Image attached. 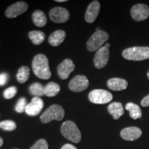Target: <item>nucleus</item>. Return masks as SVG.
Returning <instances> with one entry per match:
<instances>
[{
    "label": "nucleus",
    "instance_id": "9d476101",
    "mask_svg": "<svg viewBox=\"0 0 149 149\" xmlns=\"http://www.w3.org/2000/svg\"><path fill=\"white\" fill-rule=\"evenodd\" d=\"M89 86V81L84 75H77L72 78L68 84V88L72 92H81Z\"/></svg>",
    "mask_w": 149,
    "mask_h": 149
},
{
    "label": "nucleus",
    "instance_id": "b1692460",
    "mask_svg": "<svg viewBox=\"0 0 149 149\" xmlns=\"http://www.w3.org/2000/svg\"><path fill=\"white\" fill-rule=\"evenodd\" d=\"M44 86L42 84L38 82H35L32 84L29 87L30 93L35 97H40L44 95Z\"/></svg>",
    "mask_w": 149,
    "mask_h": 149
},
{
    "label": "nucleus",
    "instance_id": "4468645a",
    "mask_svg": "<svg viewBox=\"0 0 149 149\" xmlns=\"http://www.w3.org/2000/svg\"><path fill=\"white\" fill-rule=\"evenodd\" d=\"M74 70V64L71 59H64L57 67V72L61 79H66Z\"/></svg>",
    "mask_w": 149,
    "mask_h": 149
},
{
    "label": "nucleus",
    "instance_id": "f3484780",
    "mask_svg": "<svg viewBox=\"0 0 149 149\" xmlns=\"http://www.w3.org/2000/svg\"><path fill=\"white\" fill-rule=\"evenodd\" d=\"M108 111L113 116L115 120L120 119L124 115V110L122 103L120 102H112L108 107Z\"/></svg>",
    "mask_w": 149,
    "mask_h": 149
},
{
    "label": "nucleus",
    "instance_id": "423d86ee",
    "mask_svg": "<svg viewBox=\"0 0 149 149\" xmlns=\"http://www.w3.org/2000/svg\"><path fill=\"white\" fill-rule=\"evenodd\" d=\"M88 100L93 104H107L113 100V95L108 91L103 89H95L89 93Z\"/></svg>",
    "mask_w": 149,
    "mask_h": 149
},
{
    "label": "nucleus",
    "instance_id": "473e14b6",
    "mask_svg": "<svg viewBox=\"0 0 149 149\" xmlns=\"http://www.w3.org/2000/svg\"><path fill=\"white\" fill-rule=\"evenodd\" d=\"M55 1H57V2H65V1H67V0H56Z\"/></svg>",
    "mask_w": 149,
    "mask_h": 149
},
{
    "label": "nucleus",
    "instance_id": "c85d7f7f",
    "mask_svg": "<svg viewBox=\"0 0 149 149\" xmlns=\"http://www.w3.org/2000/svg\"><path fill=\"white\" fill-rule=\"evenodd\" d=\"M8 79V76L6 73H1L0 74V86H4L7 83Z\"/></svg>",
    "mask_w": 149,
    "mask_h": 149
},
{
    "label": "nucleus",
    "instance_id": "c756f323",
    "mask_svg": "<svg viewBox=\"0 0 149 149\" xmlns=\"http://www.w3.org/2000/svg\"><path fill=\"white\" fill-rule=\"evenodd\" d=\"M141 105L143 107H149V95L143 98V100L141 102Z\"/></svg>",
    "mask_w": 149,
    "mask_h": 149
},
{
    "label": "nucleus",
    "instance_id": "0eeeda50",
    "mask_svg": "<svg viewBox=\"0 0 149 149\" xmlns=\"http://www.w3.org/2000/svg\"><path fill=\"white\" fill-rule=\"evenodd\" d=\"M110 44H105L97 51L94 57V64L97 69H102L107 66L109 60Z\"/></svg>",
    "mask_w": 149,
    "mask_h": 149
},
{
    "label": "nucleus",
    "instance_id": "1a4fd4ad",
    "mask_svg": "<svg viewBox=\"0 0 149 149\" xmlns=\"http://www.w3.org/2000/svg\"><path fill=\"white\" fill-rule=\"evenodd\" d=\"M49 17L55 23H64L69 19L70 13L67 9L62 7H55L50 10Z\"/></svg>",
    "mask_w": 149,
    "mask_h": 149
},
{
    "label": "nucleus",
    "instance_id": "2f4dec72",
    "mask_svg": "<svg viewBox=\"0 0 149 149\" xmlns=\"http://www.w3.org/2000/svg\"><path fill=\"white\" fill-rule=\"evenodd\" d=\"M3 144V139L1 138V137H0V148H1V147L2 146Z\"/></svg>",
    "mask_w": 149,
    "mask_h": 149
},
{
    "label": "nucleus",
    "instance_id": "6e6552de",
    "mask_svg": "<svg viewBox=\"0 0 149 149\" xmlns=\"http://www.w3.org/2000/svg\"><path fill=\"white\" fill-rule=\"evenodd\" d=\"M130 15L136 22L144 21L149 17V7L144 3H137L130 9Z\"/></svg>",
    "mask_w": 149,
    "mask_h": 149
},
{
    "label": "nucleus",
    "instance_id": "393cba45",
    "mask_svg": "<svg viewBox=\"0 0 149 149\" xmlns=\"http://www.w3.org/2000/svg\"><path fill=\"white\" fill-rule=\"evenodd\" d=\"M0 128L7 131H12L17 128V124L14 121L4 120L0 122Z\"/></svg>",
    "mask_w": 149,
    "mask_h": 149
},
{
    "label": "nucleus",
    "instance_id": "a211bd4d",
    "mask_svg": "<svg viewBox=\"0 0 149 149\" xmlns=\"http://www.w3.org/2000/svg\"><path fill=\"white\" fill-rule=\"evenodd\" d=\"M66 37V33L63 30H57L50 35L48 38V42L53 46H58L64 42Z\"/></svg>",
    "mask_w": 149,
    "mask_h": 149
},
{
    "label": "nucleus",
    "instance_id": "bb28decb",
    "mask_svg": "<svg viewBox=\"0 0 149 149\" xmlns=\"http://www.w3.org/2000/svg\"><path fill=\"white\" fill-rule=\"evenodd\" d=\"M48 142L44 139H39L37 141L30 149H48Z\"/></svg>",
    "mask_w": 149,
    "mask_h": 149
},
{
    "label": "nucleus",
    "instance_id": "f257e3e1",
    "mask_svg": "<svg viewBox=\"0 0 149 149\" xmlns=\"http://www.w3.org/2000/svg\"><path fill=\"white\" fill-rule=\"evenodd\" d=\"M32 68L37 77L42 79H48L51 77L48 58L43 54H38L33 59Z\"/></svg>",
    "mask_w": 149,
    "mask_h": 149
},
{
    "label": "nucleus",
    "instance_id": "7ed1b4c3",
    "mask_svg": "<svg viewBox=\"0 0 149 149\" xmlns=\"http://www.w3.org/2000/svg\"><path fill=\"white\" fill-rule=\"evenodd\" d=\"M61 133L67 139L73 143H79L81 139V134L79 128L72 121H66L61 127Z\"/></svg>",
    "mask_w": 149,
    "mask_h": 149
},
{
    "label": "nucleus",
    "instance_id": "412c9836",
    "mask_svg": "<svg viewBox=\"0 0 149 149\" xmlns=\"http://www.w3.org/2000/svg\"><path fill=\"white\" fill-rule=\"evenodd\" d=\"M60 91V86L58 84L55 82L48 83L45 86H44V95L47 97H55L58 94Z\"/></svg>",
    "mask_w": 149,
    "mask_h": 149
},
{
    "label": "nucleus",
    "instance_id": "6ab92c4d",
    "mask_svg": "<svg viewBox=\"0 0 149 149\" xmlns=\"http://www.w3.org/2000/svg\"><path fill=\"white\" fill-rule=\"evenodd\" d=\"M33 23L37 27H44L47 23V18L45 13L42 10H35L32 15Z\"/></svg>",
    "mask_w": 149,
    "mask_h": 149
},
{
    "label": "nucleus",
    "instance_id": "39448f33",
    "mask_svg": "<svg viewBox=\"0 0 149 149\" xmlns=\"http://www.w3.org/2000/svg\"><path fill=\"white\" fill-rule=\"evenodd\" d=\"M109 35L106 31L100 30L93 33L86 43L87 50L90 52L97 51L103 44L109 40Z\"/></svg>",
    "mask_w": 149,
    "mask_h": 149
},
{
    "label": "nucleus",
    "instance_id": "a878e982",
    "mask_svg": "<svg viewBox=\"0 0 149 149\" xmlns=\"http://www.w3.org/2000/svg\"><path fill=\"white\" fill-rule=\"evenodd\" d=\"M27 107V100L25 97H22L17 102L15 107V111L18 113H22L26 111V108Z\"/></svg>",
    "mask_w": 149,
    "mask_h": 149
},
{
    "label": "nucleus",
    "instance_id": "20e7f679",
    "mask_svg": "<svg viewBox=\"0 0 149 149\" xmlns=\"http://www.w3.org/2000/svg\"><path fill=\"white\" fill-rule=\"evenodd\" d=\"M64 117V110L58 104H53L48 108L41 115V122L44 124L51 122L53 120L61 121Z\"/></svg>",
    "mask_w": 149,
    "mask_h": 149
},
{
    "label": "nucleus",
    "instance_id": "4be33fe9",
    "mask_svg": "<svg viewBox=\"0 0 149 149\" xmlns=\"http://www.w3.org/2000/svg\"><path fill=\"white\" fill-rule=\"evenodd\" d=\"M29 37L35 45H40L45 40V34L42 31H32L29 33Z\"/></svg>",
    "mask_w": 149,
    "mask_h": 149
},
{
    "label": "nucleus",
    "instance_id": "f704fd0d",
    "mask_svg": "<svg viewBox=\"0 0 149 149\" xmlns=\"http://www.w3.org/2000/svg\"><path fill=\"white\" fill-rule=\"evenodd\" d=\"M14 149H18V148H14Z\"/></svg>",
    "mask_w": 149,
    "mask_h": 149
},
{
    "label": "nucleus",
    "instance_id": "cd10ccee",
    "mask_svg": "<svg viewBox=\"0 0 149 149\" xmlns=\"http://www.w3.org/2000/svg\"><path fill=\"white\" fill-rule=\"evenodd\" d=\"M17 91V89L15 86L9 87V88L6 89V90L3 91V97H4L5 99H7V100L12 99L16 95Z\"/></svg>",
    "mask_w": 149,
    "mask_h": 149
},
{
    "label": "nucleus",
    "instance_id": "2eb2a0df",
    "mask_svg": "<svg viewBox=\"0 0 149 149\" xmlns=\"http://www.w3.org/2000/svg\"><path fill=\"white\" fill-rule=\"evenodd\" d=\"M100 10V3L98 1H93L88 5L85 13V20L87 23H93L95 21Z\"/></svg>",
    "mask_w": 149,
    "mask_h": 149
},
{
    "label": "nucleus",
    "instance_id": "ddd939ff",
    "mask_svg": "<svg viewBox=\"0 0 149 149\" xmlns=\"http://www.w3.org/2000/svg\"><path fill=\"white\" fill-rule=\"evenodd\" d=\"M44 107V101L40 97H34L26 108V113L30 116H36Z\"/></svg>",
    "mask_w": 149,
    "mask_h": 149
},
{
    "label": "nucleus",
    "instance_id": "5701e85b",
    "mask_svg": "<svg viewBox=\"0 0 149 149\" xmlns=\"http://www.w3.org/2000/svg\"><path fill=\"white\" fill-rule=\"evenodd\" d=\"M30 76V68L29 67L24 66L19 68L17 73V79L18 82L24 84L29 79Z\"/></svg>",
    "mask_w": 149,
    "mask_h": 149
},
{
    "label": "nucleus",
    "instance_id": "9b49d317",
    "mask_svg": "<svg viewBox=\"0 0 149 149\" xmlns=\"http://www.w3.org/2000/svg\"><path fill=\"white\" fill-rule=\"evenodd\" d=\"M29 8V6L25 1H18L10 5L5 11V15L8 18H15L23 14Z\"/></svg>",
    "mask_w": 149,
    "mask_h": 149
},
{
    "label": "nucleus",
    "instance_id": "dca6fc26",
    "mask_svg": "<svg viewBox=\"0 0 149 149\" xmlns=\"http://www.w3.org/2000/svg\"><path fill=\"white\" fill-rule=\"evenodd\" d=\"M107 86L112 91H120L125 90L128 87L127 81L122 78L114 77L108 80Z\"/></svg>",
    "mask_w": 149,
    "mask_h": 149
},
{
    "label": "nucleus",
    "instance_id": "aec40b11",
    "mask_svg": "<svg viewBox=\"0 0 149 149\" xmlns=\"http://www.w3.org/2000/svg\"><path fill=\"white\" fill-rule=\"evenodd\" d=\"M125 109L129 112L130 117L133 120H137L141 117L142 113L141 109L137 104H134L133 102H128L126 104Z\"/></svg>",
    "mask_w": 149,
    "mask_h": 149
},
{
    "label": "nucleus",
    "instance_id": "7c9ffc66",
    "mask_svg": "<svg viewBox=\"0 0 149 149\" xmlns=\"http://www.w3.org/2000/svg\"><path fill=\"white\" fill-rule=\"evenodd\" d=\"M61 149H77L75 146H74L73 145L70 144H66L61 147Z\"/></svg>",
    "mask_w": 149,
    "mask_h": 149
},
{
    "label": "nucleus",
    "instance_id": "f8f14e48",
    "mask_svg": "<svg viewBox=\"0 0 149 149\" xmlns=\"http://www.w3.org/2000/svg\"><path fill=\"white\" fill-rule=\"evenodd\" d=\"M142 135L140 128L136 126H130L124 128L120 132V136L123 139L126 141H135L138 139Z\"/></svg>",
    "mask_w": 149,
    "mask_h": 149
},
{
    "label": "nucleus",
    "instance_id": "f03ea898",
    "mask_svg": "<svg viewBox=\"0 0 149 149\" xmlns=\"http://www.w3.org/2000/svg\"><path fill=\"white\" fill-rule=\"evenodd\" d=\"M122 57L130 61H143L149 59L148 46H134L124 49Z\"/></svg>",
    "mask_w": 149,
    "mask_h": 149
},
{
    "label": "nucleus",
    "instance_id": "72a5a7b5",
    "mask_svg": "<svg viewBox=\"0 0 149 149\" xmlns=\"http://www.w3.org/2000/svg\"><path fill=\"white\" fill-rule=\"evenodd\" d=\"M147 76H148V79H149V70H148V73H147Z\"/></svg>",
    "mask_w": 149,
    "mask_h": 149
}]
</instances>
